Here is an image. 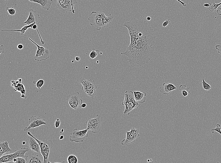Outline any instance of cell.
<instances>
[{
  "mask_svg": "<svg viewBox=\"0 0 221 163\" xmlns=\"http://www.w3.org/2000/svg\"><path fill=\"white\" fill-rule=\"evenodd\" d=\"M124 26L128 30L130 40L126 51L121 54L128 57L127 60L132 67L147 64L155 56L152 47L156 42L154 29L146 21L135 18L125 22Z\"/></svg>",
  "mask_w": 221,
  "mask_h": 163,
  "instance_id": "obj_1",
  "label": "cell"
},
{
  "mask_svg": "<svg viewBox=\"0 0 221 163\" xmlns=\"http://www.w3.org/2000/svg\"><path fill=\"white\" fill-rule=\"evenodd\" d=\"M114 17L111 14L106 16L104 12L93 11L88 17L90 25L94 26L97 30L100 31L102 27L106 28V26L111 23Z\"/></svg>",
  "mask_w": 221,
  "mask_h": 163,
  "instance_id": "obj_2",
  "label": "cell"
},
{
  "mask_svg": "<svg viewBox=\"0 0 221 163\" xmlns=\"http://www.w3.org/2000/svg\"><path fill=\"white\" fill-rule=\"evenodd\" d=\"M122 105L125 106L124 110V116L129 115L130 112L135 108H139L141 105L135 100L133 92L131 91H126L125 92L124 101Z\"/></svg>",
  "mask_w": 221,
  "mask_h": 163,
  "instance_id": "obj_3",
  "label": "cell"
},
{
  "mask_svg": "<svg viewBox=\"0 0 221 163\" xmlns=\"http://www.w3.org/2000/svg\"><path fill=\"white\" fill-rule=\"evenodd\" d=\"M28 134L34 137L39 143L40 147V154L43 158L44 163H50L49 161V156L50 152L53 147V141L52 140H43L42 141H40L34 137L30 132H28Z\"/></svg>",
  "mask_w": 221,
  "mask_h": 163,
  "instance_id": "obj_4",
  "label": "cell"
},
{
  "mask_svg": "<svg viewBox=\"0 0 221 163\" xmlns=\"http://www.w3.org/2000/svg\"><path fill=\"white\" fill-rule=\"evenodd\" d=\"M79 81L82 85V89L84 93L94 99L97 94L96 90L97 88L95 81L91 79L87 80L81 77L79 79Z\"/></svg>",
  "mask_w": 221,
  "mask_h": 163,
  "instance_id": "obj_5",
  "label": "cell"
},
{
  "mask_svg": "<svg viewBox=\"0 0 221 163\" xmlns=\"http://www.w3.org/2000/svg\"><path fill=\"white\" fill-rule=\"evenodd\" d=\"M29 151V149L26 147L17 149L15 151L14 153L9 154L1 157L0 163L12 162L14 159L18 157H22L26 159V156L25 155V154Z\"/></svg>",
  "mask_w": 221,
  "mask_h": 163,
  "instance_id": "obj_6",
  "label": "cell"
},
{
  "mask_svg": "<svg viewBox=\"0 0 221 163\" xmlns=\"http://www.w3.org/2000/svg\"><path fill=\"white\" fill-rule=\"evenodd\" d=\"M103 118L99 115H97L93 118H89L85 122L88 130H92L93 133L96 134L101 130V126Z\"/></svg>",
  "mask_w": 221,
  "mask_h": 163,
  "instance_id": "obj_7",
  "label": "cell"
},
{
  "mask_svg": "<svg viewBox=\"0 0 221 163\" xmlns=\"http://www.w3.org/2000/svg\"><path fill=\"white\" fill-rule=\"evenodd\" d=\"M29 39L35 44L37 47V51L35 56L34 57L35 61H46L50 57V53L48 47H44L40 46L30 38H29Z\"/></svg>",
  "mask_w": 221,
  "mask_h": 163,
  "instance_id": "obj_8",
  "label": "cell"
},
{
  "mask_svg": "<svg viewBox=\"0 0 221 163\" xmlns=\"http://www.w3.org/2000/svg\"><path fill=\"white\" fill-rule=\"evenodd\" d=\"M88 130L87 128L81 130L77 129H75L70 133L69 138L70 141L77 143L84 142L85 139L88 136Z\"/></svg>",
  "mask_w": 221,
  "mask_h": 163,
  "instance_id": "obj_9",
  "label": "cell"
},
{
  "mask_svg": "<svg viewBox=\"0 0 221 163\" xmlns=\"http://www.w3.org/2000/svg\"><path fill=\"white\" fill-rule=\"evenodd\" d=\"M75 4L72 0H57L55 7L63 13L72 11L75 13V11L74 9V6Z\"/></svg>",
  "mask_w": 221,
  "mask_h": 163,
  "instance_id": "obj_10",
  "label": "cell"
},
{
  "mask_svg": "<svg viewBox=\"0 0 221 163\" xmlns=\"http://www.w3.org/2000/svg\"><path fill=\"white\" fill-rule=\"evenodd\" d=\"M67 103L75 110H78L83 103V100L80 96L79 92H75L69 95L67 97Z\"/></svg>",
  "mask_w": 221,
  "mask_h": 163,
  "instance_id": "obj_11",
  "label": "cell"
},
{
  "mask_svg": "<svg viewBox=\"0 0 221 163\" xmlns=\"http://www.w3.org/2000/svg\"><path fill=\"white\" fill-rule=\"evenodd\" d=\"M139 130L135 128L131 129L130 131L126 132V137L121 142L123 146L128 145L135 142L136 140L140 136Z\"/></svg>",
  "mask_w": 221,
  "mask_h": 163,
  "instance_id": "obj_12",
  "label": "cell"
},
{
  "mask_svg": "<svg viewBox=\"0 0 221 163\" xmlns=\"http://www.w3.org/2000/svg\"><path fill=\"white\" fill-rule=\"evenodd\" d=\"M29 126L24 128V130L25 132H27L31 129L38 127L41 125L47 124L45 120L40 116H31L29 119Z\"/></svg>",
  "mask_w": 221,
  "mask_h": 163,
  "instance_id": "obj_13",
  "label": "cell"
},
{
  "mask_svg": "<svg viewBox=\"0 0 221 163\" xmlns=\"http://www.w3.org/2000/svg\"><path fill=\"white\" fill-rule=\"evenodd\" d=\"M29 17L28 19L24 22V24L28 25L33 23L37 25L39 24L41 22L39 15L33 9L29 10Z\"/></svg>",
  "mask_w": 221,
  "mask_h": 163,
  "instance_id": "obj_14",
  "label": "cell"
},
{
  "mask_svg": "<svg viewBox=\"0 0 221 163\" xmlns=\"http://www.w3.org/2000/svg\"><path fill=\"white\" fill-rule=\"evenodd\" d=\"M26 141L31 150L33 152H40V147L39 143L34 137L29 135Z\"/></svg>",
  "mask_w": 221,
  "mask_h": 163,
  "instance_id": "obj_15",
  "label": "cell"
},
{
  "mask_svg": "<svg viewBox=\"0 0 221 163\" xmlns=\"http://www.w3.org/2000/svg\"><path fill=\"white\" fill-rule=\"evenodd\" d=\"M160 92L165 95H168L171 92L176 89L177 88L173 84H171L164 83L162 86L160 87Z\"/></svg>",
  "mask_w": 221,
  "mask_h": 163,
  "instance_id": "obj_16",
  "label": "cell"
},
{
  "mask_svg": "<svg viewBox=\"0 0 221 163\" xmlns=\"http://www.w3.org/2000/svg\"><path fill=\"white\" fill-rule=\"evenodd\" d=\"M31 2L38 4L42 8L46 10H49L50 9L53 3V0H28Z\"/></svg>",
  "mask_w": 221,
  "mask_h": 163,
  "instance_id": "obj_17",
  "label": "cell"
},
{
  "mask_svg": "<svg viewBox=\"0 0 221 163\" xmlns=\"http://www.w3.org/2000/svg\"><path fill=\"white\" fill-rule=\"evenodd\" d=\"M133 93L135 100L139 104L141 105V104L145 102L147 96L146 92L134 91Z\"/></svg>",
  "mask_w": 221,
  "mask_h": 163,
  "instance_id": "obj_18",
  "label": "cell"
},
{
  "mask_svg": "<svg viewBox=\"0 0 221 163\" xmlns=\"http://www.w3.org/2000/svg\"><path fill=\"white\" fill-rule=\"evenodd\" d=\"M26 163H44L43 159H42L38 155L34 154H31L26 158Z\"/></svg>",
  "mask_w": 221,
  "mask_h": 163,
  "instance_id": "obj_19",
  "label": "cell"
},
{
  "mask_svg": "<svg viewBox=\"0 0 221 163\" xmlns=\"http://www.w3.org/2000/svg\"><path fill=\"white\" fill-rule=\"evenodd\" d=\"M12 151L9 146L8 142L6 141L0 143V156L1 157L4 154L12 153Z\"/></svg>",
  "mask_w": 221,
  "mask_h": 163,
  "instance_id": "obj_20",
  "label": "cell"
},
{
  "mask_svg": "<svg viewBox=\"0 0 221 163\" xmlns=\"http://www.w3.org/2000/svg\"><path fill=\"white\" fill-rule=\"evenodd\" d=\"M35 24V23L31 24L29 25H27L24 26L23 28H22L20 30H1V31H14L19 32L21 33V35H24L26 33V31L29 28H32V26Z\"/></svg>",
  "mask_w": 221,
  "mask_h": 163,
  "instance_id": "obj_21",
  "label": "cell"
},
{
  "mask_svg": "<svg viewBox=\"0 0 221 163\" xmlns=\"http://www.w3.org/2000/svg\"><path fill=\"white\" fill-rule=\"evenodd\" d=\"M190 87H186L185 85H181L179 87V90L181 92L183 96L185 97L188 96V94L190 93Z\"/></svg>",
  "mask_w": 221,
  "mask_h": 163,
  "instance_id": "obj_22",
  "label": "cell"
},
{
  "mask_svg": "<svg viewBox=\"0 0 221 163\" xmlns=\"http://www.w3.org/2000/svg\"><path fill=\"white\" fill-rule=\"evenodd\" d=\"M221 5V2L218 4H215L214 2L212 5L208 8V10L212 12L217 11L218 8Z\"/></svg>",
  "mask_w": 221,
  "mask_h": 163,
  "instance_id": "obj_23",
  "label": "cell"
},
{
  "mask_svg": "<svg viewBox=\"0 0 221 163\" xmlns=\"http://www.w3.org/2000/svg\"><path fill=\"white\" fill-rule=\"evenodd\" d=\"M67 161L69 163H77L78 162V159L75 155H70L68 157Z\"/></svg>",
  "mask_w": 221,
  "mask_h": 163,
  "instance_id": "obj_24",
  "label": "cell"
},
{
  "mask_svg": "<svg viewBox=\"0 0 221 163\" xmlns=\"http://www.w3.org/2000/svg\"><path fill=\"white\" fill-rule=\"evenodd\" d=\"M33 83L38 89H40L43 86L44 81L43 79H40L37 81H34Z\"/></svg>",
  "mask_w": 221,
  "mask_h": 163,
  "instance_id": "obj_25",
  "label": "cell"
},
{
  "mask_svg": "<svg viewBox=\"0 0 221 163\" xmlns=\"http://www.w3.org/2000/svg\"><path fill=\"white\" fill-rule=\"evenodd\" d=\"M99 51L98 50H96L95 49H93L92 52L90 54V57L92 59L95 58L98 56Z\"/></svg>",
  "mask_w": 221,
  "mask_h": 163,
  "instance_id": "obj_26",
  "label": "cell"
},
{
  "mask_svg": "<svg viewBox=\"0 0 221 163\" xmlns=\"http://www.w3.org/2000/svg\"><path fill=\"white\" fill-rule=\"evenodd\" d=\"M12 162L15 163H26V160L24 158L18 157L15 158Z\"/></svg>",
  "mask_w": 221,
  "mask_h": 163,
  "instance_id": "obj_27",
  "label": "cell"
},
{
  "mask_svg": "<svg viewBox=\"0 0 221 163\" xmlns=\"http://www.w3.org/2000/svg\"><path fill=\"white\" fill-rule=\"evenodd\" d=\"M202 84L203 88L204 89L206 90V91H209L211 89V86L208 83H206L204 79H202Z\"/></svg>",
  "mask_w": 221,
  "mask_h": 163,
  "instance_id": "obj_28",
  "label": "cell"
},
{
  "mask_svg": "<svg viewBox=\"0 0 221 163\" xmlns=\"http://www.w3.org/2000/svg\"><path fill=\"white\" fill-rule=\"evenodd\" d=\"M6 11L8 12L9 14L11 16L14 15L16 13V11L13 7L9 8V7H6Z\"/></svg>",
  "mask_w": 221,
  "mask_h": 163,
  "instance_id": "obj_29",
  "label": "cell"
},
{
  "mask_svg": "<svg viewBox=\"0 0 221 163\" xmlns=\"http://www.w3.org/2000/svg\"><path fill=\"white\" fill-rule=\"evenodd\" d=\"M221 128L220 127V125L219 124H217L216 125V128H213L211 129V132L212 133H214L215 132H216L219 134L221 133Z\"/></svg>",
  "mask_w": 221,
  "mask_h": 163,
  "instance_id": "obj_30",
  "label": "cell"
},
{
  "mask_svg": "<svg viewBox=\"0 0 221 163\" xmlns=\"http://www.w3.org/2000/svg\"><path fill=\"white\" fill-rule=\"evenodd\" d=\"M61 122V121L60 120L59 118L57 119L55 123V126L56 128H58L59 127Z\"/></svg>",
  "mask_w": 221,
  "mask_h": 163,
  "instance_id": "obj_31",
  "label": "cell"
},
{
  "mask_svg": "<svg viewBox=\"0 0 221 163\" xmlns=\"http://www.w3.org/2000/svg\"><path fill=\"white\" fill-rule=\"evenodd\" d=\"M171 23V21L170 19L166 20L162 25V26L165 28L166 26H167L169 24Z\"/></svg>",
  "mask_w": 221,
  "mask_h": 163,
  "instance_id": "obj_32",
  "label": "cell"
},
{
  "mask_svg": "<svg viewBox=\"0 0 221 163\" xmlns=\"http://www.w3.org/2000/svg\"><path fill=\"white\" fill-rule=\"evenodd\" d=\"M215 48L218 51V53L221 55V45H216Z\"/></svg>",
  "mask_w": 221,
  "mask_h": 163,
  "instance_id": "obj_33",
  "label": "cell"
},
{
  "mask_svg": "<svg viewBox=\"0 0 221 163\" xmlns=\"http://www.w3.org/2000/svg\"><path fill=\"white\" fill-rule=\"evenodd\" d=\"M176 1H177L181 3L182 4V5L184 7H186L187 6V4L186 3L182 1L181 0H176Z\"/></svg>",
  "mask_w": 221,
  "mask_h": 163,
  "instance_id": "obj_34",
  "label": "cell"
},
{
  "mask_svg": "<svg viewBox=\"0 0 221 163\" xmlns=\"http://www.w3.org/2000/svg\"><path fill=\"white\" fill-rule=\"evenodd\" d=\"M23 45L21 44H19L18 45L17 48L19 50H22L23 48Z\"/></svg>",
  "mask_w": 221,
  "mask_h": 163,
  "instance_id": "obj_35",
  "label": "cell"
},
{
  "mask_svg": "<svg viewBox=\"0 0 221 163\" xmlns=\"http://www.w3.org/2000/svg\"><path fill=\"white\" fill-rule=\"evenodd\" d=\"M0 53L1 54V53H4V49L3 45H1V49H0Z\"/></svg>",
  "mask_w": 221,
  "mask_h": 163,
  "instance_id": "obj_36",
  "label": "cell"
},
{
  "mask_svg": "<svg viewBox=\"0 0 221 163\" xmlns=\"http://www.w3.org/2000/svg\"><path fill=\"white\" fill-rule=\"evenodd\" d=\"M212 5L210 3H206L204 4V6L205 7H209Z\"/></svg>",
  "mask_w": 221,
  "mask_h": 163,
  "instance_id": "obj_37",
  "label": "cell"
},
{
  "mask_svg": "<svg viewBox=\"0 0 221 163\" xmlns=\"http://www.w3.org/2000/svg\"><path fill=\"white\" fill-rule=\"evenodd\" d=\"M87 106V104L85 103H83L80 106V108H85Z\"/></svg>",
  "mask_w": 221,
  "mask_h": 163,
  "instance_id": "obj_38",
  "label": "cell"
},
{
  "mask_svg": "<svg viewBox=\"0 0 221 163\" xmlns=\"http://www.w3.org/2000/svg\"><path fill=\"white\" fill-rule=\"evenodd\" d=\"M80 60V57L77 56L75 57V60L76 61H79Z\"/></svg>",
  "mask_w": 221,
  "mask_h": 163,
  "instance_id": "obj_39",
  "label": "cell"
},
{
  "mask_svg": "<svg viewBox=\"0 0 221 163\" xmlns=\"http://www.w3.org/2000/svg\"><path fill=\"white\" fill-rule=\"evenodd\" d=\"M37 27L38 26L37 25L35 24L32 26V29L34 30L37 29L38 28Z\"/></svg>",
  "mask_w": 221,
  "mask_h": 163,
  "instance_id": "obj_40",
  "label": "cell"
},
{
  "mask_svg": "<svg viewBox=\"0 0 221 163\" xmlns=\"http://www.w3.org/2000/svg\"><path fill=\"white\" fill-rule=\"evenodd\" d=\"M146 20L148 21H150L151 20V18L150 16H148L146 18Z\"/></svg>",
  "mask_w": 221,
  "mask_h": 163,
  "instance_id": "obj_41",
  "label": "cell"
},
{
  "mask_svg": "<svg viewBox=\"0 0 221 163\" xmlns=\"http://www.w3.org/2000/svg\"><path fill=\"white\" fill-rule=\"evenodd\" d=\"M64 136L63 135H61L60 136V140H62L63 139H64Z\"/></svg>",
  "mask_w": 221,
  "mask_h": 163,
  "instance_id": "obj_42",
  "label": "cell"
},
{
  "mask_svg": "<svg viewBox=\"0 0 221 163\" xmlns=\"http://www.w3.org/2000/svg\"><path fill=\"white\" fill-rule=\"evenodd\" d=\"M21 97L23 98H26V96H25V94H22L21 95Z\"/></svg>",
  "mask_w": 221,
  "mask_h": 163,
  "instance_id": "obj_43",
  "label": "cell"
},
{
  "mask_svg": "<svg viewBox=\"0 0 221 163\" xmlns=\"http://www.w3.org/2000/svg\"><path fill=\"white\" fill-rule=\"evenodd\" d=\"M72 1L75 4H76L78 3L77 0H72Z\"/></svg>",
  "mask_w": 221,
  "mask_h": 163,
  "instance_id": "obj_44",
  "label": "cell"
},
{
  "mask_svg": "<svg viewBox=\"0 0 221 163\" xmlns=\"http://www.w3.org/2000/svg\"><path fill=\"white\" fill-rule=\"evenodd\" d=\"M64 132V129H62L61 130L60 132V133L61 134H62L63 133V132Z\"/></svg>",
  "mask_w": 221,
  "mask_h": 163,
  "instance_id": "obj_45",
  "label": "cell"
},
{
  "mask_svg": "<svg viewBox=\"0 0 221 163\" xmlns=\"http://www.w3.org/2000/svg\"><path fill=\"white\" fill-rule=\"evenodd\" d=\"M26 142H22V145H25L26 144Z\"/></svg>",
  "mask_w": 221,
  "mask_h": 163,
  "instance_id": "obj_46",
  "label": "cell"
},
{
  "mask_svg": "<svg viewBox=\"0 0 221 163\" xmlns=\"http://www.w3.org/2000/svg\"><path fill=\"white\" fill-rule=\"evenodd\" d=\"M218 9L221 11V7H219Z\"/></svg>",
  "mask_w": 221,
  "mask_h": 163,
  "instance_id": "obj_47",
  "label": "cell"
},
{
  "mask_svg": "<svg viewBox=\"0 0 221 163\" xmlns=\"http://www.w3.org/2000/svg\"><path fill=\"white\" fill-rule=\"evenodd\" d=\"M148 162H150V160H148Z\"/></svg>",
  "mask_w": 221,
  "mask_h": 163,
  "instance_id": "obj_48",
  "label": "cell"
},
{
  "mask_svg": "<svg viewBox=\"0 0 221 163\" xmlns=\"http://www.w3.org/2000/svg\"><path fill=\"white\" fill-rule=\"evenodd\" d=\"M97 63H98V62H98V61H97Z\"/></svg>",
  "mask_w": 221,
  "mask_h": 163,
  "instance_id": "obj_49",
  "label": "cell"
},
{
  "mask_svg": "<svg viewBox=\"0 0 221 163\" xmlns=\"http://www.w3.org/2000/svg\"><path fill=\"white\" fill-rule=\"evenodd\" d=\"M5 1H8V0H5Z\"/></svg>",
  "mask_w": 221,
  "mask_h": 163,
  "instance_id": "obj_50",
  "label": "cell"
},
{
  "mask_svg": "<svg viewBox=\"0 0 221 163\" xmlns=\"http://www.w3.org/2000/svg\"><path fill=\"white\" fill-rule=\"evenodd\" d=\"M102 54V52H100V54Z\"/></svg>",
  "mask_w": 221,
  "mask_h": 163,
  "instance_id": "obj_51",
  "label": "cell"
},
{
  "mask_svg": "<svg viewBox=\"0 0 221 163\" xmlns=\"http://www.w3.org/2000/svg\"><path fill=\"white\" fill-rule=\"evenodd\" d=\"M72 62H74V61H72Z\"/></svg>",
  "mask_w": 221,
  "mask_h": 163,
  "instance_id": "obj_52",
  "label": "cell"
},
{
  "mask_svg": "<svg viewBox=\"0 0 221 163\" xmlns=\"http://www.w3.org/2000/svg\"><path fill=\"white\" fill-rule=\"evenodd\" d=\"M152 161V160H151V161Z\"/></svg>",
  "mask_w": 221,
  "mask_h": 163,
  "instance_id": "obj_53",
  "label": "cell"
},
{
  "mask_svg": "<svg viewBox=\"0 0 221 163\" xmlns=\"http://www.w3.org/2000/svg\"><path fill=\"white\" fill-rule=\"evenodd\" d=\"M220 135H221V133H220Z\"/></svg>",
  "mask_w": 221,
  "mask_h": 163,
  "instance_id": "obj_54",
  "label": "cell"
}]
</instances>
